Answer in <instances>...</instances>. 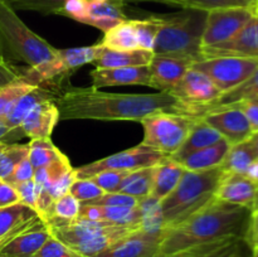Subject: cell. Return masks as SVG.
I'll use <instances>...</instances> for the list:
<instances>
[{"mask_svg": "<svg viewBox=\"0 0 258 257\" xmlns=\"http://www.w3.org/2000/svg\"><path fill=\"white\" fill-rule=\"evenodd\" d=\"M239 101H251V102L258 103V68L256 72L248 80L244 81L242 85L221 95V97L212 105L209 111L217 107H222V106L232 105V103L239 102Z\"/></svg>", "mask_w": 258, "mask_h": 257, "instance_id": "obj_32", "label": "cell"}, {"mask_svg": "<svg viewBox=\"0 0 258 257\" xmlns=\"http://www.w3.org/2000/svg\"><path fill=\"white\" fill-rule=\"evenodd\" d=\"M59 110L54 100H45L35 105L19 128L29 139H48L59 121Z\"/></svg>", "mask_w": 258, "mask_h": 257, "instance_id": "obj_18", "label": "cell"}, {"mask_svg": "<svg viewBox=\"0 0 258 257\" xmlns=\"http://www.w3.org/2000/svg\"><path fill=\"white\" fill-rule=\"evenodd\" d=\"M66 0H8L13 9L30 10L43 15H59Z\"/></svg>", "mask_w": 258, "mask_h": 257, "instance_id": "obj_35", "label": "cell"}, {"mask_svg": "<svg viewBox=\"0 0 258 257\" xmlns=\"http://www.w3.org/2000/svg\"><path fill=\"white\" fill-rule=\"evenodd\" d=\"M168 92L186 105L201 108L204 115L222 95L221 91L204 73L191 67Z\"/></svg>", "mask_w": 258, "mask_h": 257, "instance_id": "obj_11", "label": "cell"}, {"mask_svg": "<svg viewBox=\"0 0 258 257\" xmlns=\"http://www.w3.org/2000/svg\"><path fill=\"white\" fill-rule=\"evenodd\" d=\"M53 236L85 257H93L108 246L139 228L116 226L108 222L77 219L66 226L49 228Z\"/></svg>", "mask_w": 258, "mask_h": 257, "instance_id": "obj_6", "label": "cell"}, {"mask_svg": "<svg viewBox=\"0 0 258 257\" xmlns=\"http://www.w3.org/2000/svg\"><path fill=\"white\" fill-rule=\"evenodd\" d=\"M18 203H20V199L15 186L8 183L7 180L0 179V208L14 206Z\"/></svg>", "mask_w": 258, "mask_h": 257, "instance_id": "obj_46", "label": "cell"}, {"mask_svg": "<svg viewBox=\"0 0 258 257\" xmlns=\"http://www.w3.org/2000/svg\"><path fill=\"white\" fill-rule=\"evenodd\" d=\"M203 57H241L258 59V15L254 14L232 39L213 47L202 48V58Z\"/></svg>", "mask_w": 258, "mask_h": 257, "instance_id": "obj_15", "label": "cell"}, {"mask_svg": "<svg viewBox=\"0 0 258 257\" xmlns=\"http://www.w3.org/2000/svg\"><path fill=\"white\" fill-rule=\"evenodd\" d=\"M254 15L247 7L217 8L207 12L202 48L213 47L232 39Z\"/></svg>", "mask_w": 258, "mask_h": 257, "instance_id": "obj_10", "label": "cell"}, {"mask_svg": "<svg viewBox=\"0 0 258 257\" xmlns=\"http://www.w3.org/2000/svg\"><path fill=\"white\" fill-rule=\"evenodd\" d=\"M92 87L102 88L111 86L141 85L151 87V75L149 66L122 68H95L91 71Z\"/></svg>", "mask_w": 258, "mask_h": 257, "instance_id": "obj_20", "label": "cell"}, {"mask_svg": "<svg viewBox=\"0 0 258 257\" xmlns=\"http://www.w3.org/2000/svg\"><path fill=\"white\" fill-rule=\"evenodd\" d=\"M125 7L126 3L121 0H88V13L83 24L92 25L106 33L128 20Z\"/></svg>", "mask_w": 258, "mask_h": 257, "instance_id": "obj_21", "label": "cell"}, {"mask_svg": "<svg viewBox=\"0 0 258 257\" xmlns=\"http://www.w3.org/2000/svg\"><path fill=\"white\" fill-rule=\"evenodd\" d=\"M256 159H258V151L248 139L236 145H231L219 168L226 173L244 174Z\"/></svg>", "mask_w": 258, "mask_h": 257, "instance_id": "obj_26", "label": "cell"}, {"mask_svg": "<svg viewBox=\"0 0 258 257\" xmlns=\"http://www.w3.org/2000/svg\"><path fill=\"white\" fill-rule=\"evenodd\" d=\"M222 136L216 128L212 127L209 123H207L203 118H199L196 122V125L191 127L190 133H189L188 138L184 141V144L181 145V148L176 151L175 154H173L171 158L173 160L180 163L181 160L189 156L190 154L196 153V151L202 150L204 148H208V146L213 145V144L218 143L222 140Z\"/></svg>", "mask_w": 258, "mask_h": 257, "instance_id": "obj_23", "label": "cell"}, {"mask_svg": "<svg viewBox=\"0 0 258 257\" xmlns=\"http://www.w3.org/2000/svg\"><path fill=\"white\" fill-rule=\"evenodd\" d=\"M133 24L135 28L139 48L153 52L156 35L163 24L160 15H154L148 19H133Z\"/></svg>", "mask_w": 258, "mask_h": 257, "instance_id": "obj_34", "label": "cell"}, {"mask_svg": "<svg viewBox=\"0 0 258 257\" xmlns=\"http://www.w3.org/2000/svg\"><path fill=\"white\" fill-rule=\"evenodd\" d=\"M70 193L81 203H87L105 194V191L91 179H76L71 185Z\"/></svg>", "mask_w": 258, "mask_h": 257, "instance_id": "obj_37", "label": "cell"}, {"mask_svg": "<svg viewBox=\"0 0 258 257\" xmlns=\"http://www.w3.org/2000/svg\"><path fill=\"white\" fill-rule=\"evenodd\" d=\"M123 3H159V4L170 5V7L180 8L179 3L176 0H121Z\"/></svg>", "mask_w": 258, "mask_h": 257, "instance_id": "obj_50", "label": "cell"}, {"mask_svg": "<svg viewBox=\"0 0 258 257\" xmlns=\"http://www.w3.org/2000/svg\"><path fill=\"white\" fill-rule=\"evenodd\" d=\"M29 154L28 144H2L0 145V179L7 180L13 171Z\"/></svg>", "mask_w": 258, "mask_h": 257, "instance_id": "obj_33", "label": "cell"}, {"mask_svg": "<svg viewBox=\"0 0 258 257\" xmlns=\"http://www.w3.org/2000/svg\"><path fill=\"white\" fill-rule=\"evenodd\" d=\"M254 14H256V15H258V3H257L256 8H254Z\"/></svg>", "mask_w": 258, "mask_h": 257, "instance_id": "obj_54", "label": "cell"}, {"mask_svg": "<svg viewBox=\"0 0 258 257\" xmlns=\"http://www.w3.org/2000/svg\"><path fill=\"white\" fill-rule=\"evenodd\" d=\"M216 198L253 211L258 206V184L238 173H226L216 191Z\"/></svg>", "mask_w": 258, "mask_h": 257, "instance_id": "obj_16", "label": "cell"}, {"mask_svg": "<svg viewBox=\"0 0 258 257\" xmlns=\"http://www.w3.org/2000/svg\"><path fill=\"white\" fill-rule=\"evenodd\" d=\"M244 175L248 176L252 181H254V183L258 184V159H256V160H254L253 163L247 168Z\"/></svg>", "mask_w": 258, "mask_h": 257, "instance_id": "obj_49", "label": "cell"}, {"mask_svg": "<svg viewBox=\"0 0 258 257\" xmlns=\"http://www.w3.org/2000/svg\"><path fill=\"white\" fill-rule=\"evenodd\" d=\"M76 179H77V176H76V170L73 168L70 173H67L62 178H59L58 180L53 181L52 184L45 186V189L48 190L49 196L52 197L53 201H55V199H58L59 197L64 196V194H67L70 191L71 185H72V183Z\"/></svg>", "mask_w": 258, "mask_h": 257, "instance_id": "obj_43", "label": "cell"}, {"mask_svg": "<svg viewBox=\"0 0 258 257\" xmlns=\"http://www.w3.org/2000/svg\"><path fill=\"white\" fill-rule=\"evenodd\" d=\"M37 86L32 85L22 77H17L10 80L9 82L0 86V120L5 117L10 112L15 103L29 91Z\"/></svg>", "mask_w": 258, "mask_h": 257, "instance_id": "obj_31", "label": "cell"}, {"mask_svg": "<svg viewBox=\"0 0 258 257\" xmlns=\"http://www.w3.org/2000/svg\"><path fill=\"white\" fill-rule=\"evenodd\" d=\"M55 55L57 48L29 29L8 0H0V60L35 68Z\"/></svg>", "mask_w": 258, "mask_h": 257, "instance_id": "obj_3", "label": "cell"}, {"mask_svg": "<svg viewBox=\"0 0 258 257\" xmlns=\"http://www.w3.org/2000/svg\"><path fill=\"white\" fill-rule=\"evenodd\" d=\"M28 145H29L28 160L30 161L34 170L35 169L44 168V166L52 164L53 161L66 158L64 154L52 143L50 138L33 139Z\"/></svg>", "mask_w": 258, "mask_h": 257, "instance_id": "obj_30", "label": "cell"}, {"mask_svg": "<svg viewBox=\"0 0 258 257\" xmlns=\"http://www.w3.org/2000/svg\"><path fill=\"white\" fill-rule=\"evenodd\" d=\"M199 118L202 117L170 112L146 116L140 120L144 127V140L141 144L171 156L181 148Z\"/></svg>", "mask_w": 258, "mask_h": 257, "instance_id": "obj_7", "label": "cell"}, {"mask_svg": "<svg viewBox=\"0 0 258 257\" xmlns=\"http://www.w3.org/2000/svg\"><path fill=\"white\" fill-rule=\"evenodd\" d=\"M163 229L141 228L121 237L93 257H156Z\"/></svg>", "mask_w": 258, "mask_h": 257, "instance_id": "obj_12", "label": "cell"}, {"mask_svg": "<svg viewBox=\"0 0 258 257\" xmlns=\"http://www.w3.org/2000/svg\"><path fill=\"white\" fill-rule=\"evenodd\" d=\"M165 158H168V155L140 144L135 148L120 151L80 168H75L76 176L77 179H88L103 170H136L146 166L158 165Z\"/></svg>", "mask_w": 258, "mask_h": 257, "instance_id": "obj_9", "label": "cell"}, {"mask_svg": "<svg viewBox=\"0 0 258 257\" xmlns=\"http://www.w3.org/2000/svg\"><path fill=\"white\" fill-rule=\"evenodd\" d=\"M163 24L156 35L154 54L188 59H202V37L207 12L183 9L179 13L160 15Z\"/></svg>", "mask_w": 258, "mask_h": 257, "instance_id": "obj_5", "label": "cell"}, {"mask_svg": "<svg viewBox=\"0 0 258 257\" xmlns=\"http://www.w3.org/2000/svg\"><path fill=\"white\" fill-rule=\"evenodd\" d=\"M249 140L252 141V144H253L254 148H256L257 151H258V131H257V133L252 134L251 138H249Z\"/></svg>", "mask_w": 258, "mask_h": 257, "instance_id": "obj_52", "label": "cell"}, {"mask_svg": "<svg viewBox=\"0 0 258 257\" xmlns=\"http://www.w3.org/2000/svg\"><path fill=\"white\" fill-rule=\"evenodd\" d=\"M191 68L204 73L221 93L228 92L248 80L258 68V59L241 57H203Z\"/></svg>", "mask_w": 258, "mask_h": 257, "instance_id": "obj_8", "label": "cell"}, {"mask_svg": "<svg viewBox=\"0 0 258 257\" xmlns=\"http://www.w3.org/2000/svg\"><path fill=\"white\" fill-rule=\"evenodd\" d=\"M17 77H19L17 72V67L14 65H7V63L0 60V86Z\"/></svg>", "mask_w": 258, "mask_h": 257, "instance_id": "obj_48", "label": "cell"}, {"mask_svg": "<svg viewBox=\"0 0 258 257\" xmlns=\"http://www.w3.org/2000/svg\"><path fill=\"white\" fill-rule=\"evenodd\" d=\"M18 194H19L20 203L25 204L32 208L38 214V203H37V188H35L34 180L23 181V183L15 184Z\"/></svg>", "mask_w": 258, "mask_h": 257, "instance_id": "obj_42", "label": "cell"}, {"mask_svg": "<svg viewBox=\"0 0 258 257\" xmlns=\"http://www.w3.org/2000/svg\"><path fill=\"white\" fill-rule=\"evenodd\" d=\"M33 176H34V168H33L32 164H30V161L27 158L15 168L12 175L7 179V181L12 184V185H15V184L23 183V181L32 180Z\"/></svg>", "mask_w": 258, "mask_h": 257, "instance_id": "obj_44", "label": "cell"}, {"mask_svg": "<svg viewBox=\"0 0 258 257\" xmlns=\"http://www.w3.org/2000/svg\"><path fill=\"white\" fill-rule=\"evenodd\" d=\"M224 170L221 168L202 171L185 170L176 188L159 203L161 228L168 229L185 221L216 198Z\"/></svg>", "mask_w": 258, "mask_h": 257, "instance_id": "obj_4", "label": "cell"}, {"mask_svg": "<svg viewBox=\"0 0 258 257\" xmlns=\"http://www.w3.org/2000/svg\"><path fill=\"white\" fill-rule=\"evenodd\" d=\"M88 13V0H66L60 14L73 20L83 23Z\"/></svg>", "mask_w": 258, "mask_h": 257, "instance_id": "obj_41", "label": "cell"}, {"mask_svg": "<svg viewBox=\"0 0 258 257\" xmlns=\"http://www.w3.org/2000/svg\"><path fill=\"white\" fill-rule=\"evenodd\" d=\"M154 173H155V166H146L130 171L118 186L117 191L135 197L141 202L145 201L150 197L153 189Z\"/></svg>", "mask_w": 258, "mask_h": 257, "instance_id": "obj_28", "label": "cell"}, {"mask_svg": "<svg viewBox=\"0 0 258 257\" xmlns=\"http://www.w3.org/2000/svg\"><path fill=\"white\" fill-rule=\"evenodd\" d=\"M2 144H3V143H0V145H2Z\"/></svg>", "mask_w": 258, "mask_h": 257, "instance_id": "obj_55", "label": "cell"}, {"mask_svg": "<svg viewBox=\"0 0 258 257\" xmlns=\"http://www.w3.org/2000/svg\"><path fill=\"white\" fill-rule=\"evenodd\" d=\"M83 204H93V206H103V207H128V208H135L141 204L135 197L127 196V194L115 191V193H105L93 201L87 202Z\"/></svg>", "mask_w": 258, "mask_h": 257, "instance_id": "obj_39", "label": "cell"}, {"mask_svg": "<svg viewBox=\"0 0 258 257\" xmlns=\"http://www.w3.org/2000/svg\"><path fill=\"white\" fill-rule=\"evenodd\" d=\"M252 257H258V248L252 249Z\"/></svg>", "mask_w": 258, "mask_h": 257, "instance_id": "obj_53", "label": "cell"}, {"mask_svg": "<svg viewBox=\"0 0 258 257\" xmlns=\"http://www.w3.org/2000/svg\"><path fill=\"white\" fill-rule=\"evenodd\" d=\"M181 9H196L209 12L217 8H231V7H247L239 0H176ZM248 8V7H247Z\"/></svg>", "mask_w": 258, "mask_h": 257, "instance_id": "obj_40", "label": "cell"}, {"mask_svg": "<svg viewBox=\"0 0 258 257\" xmlns=\"http://www.w3.org/2000/svg\"><path fill=\"white\" fill-rule=\"evenodd\" d=\"M33 257H85L83 254L78 253L77 251L72 249L60 242L59 239L55 238L54 236H50L47 239L42 248L37 252Z\"/></svg>", "mask_w": 258, "mask_h": 257, "instance_id": "obj_38", "label": "cell"}, {"mask_svg": "<svg viewBox=\"0 0 258 257\" xmlns=\"http://www.w3.org/2000/svg\"><path fill=\"white\" fill-rule=\"evenodd\" d=\"M239 2H242L244 5H247V7L252 8V9L254 10V8H256L258 0H239Z\"/></svg>", "mask_w": 258, "mask_h": 257, "instance_id": "obj_51", "label": "cell"}, {"mask_svg": "<svg viewBox=\"0 0 258 257\" xmlns=\"http://www.w3.org/2000/svg\"><path fill=\"white\" fill-rule=\"evenodd\" d=\"M166 257H252V247L242 237H228L193 246Z\"/></svg>", "mask_w": 258, "mask_h": 257, "instance_id": "obj_17", "label": "cell"}, {"mask_svg": "<svg viewBox=\"0 0 258 257\" xmlns=\"http://www.w3.org/2000/svg\"><path fill=\"white\" fill-rule=\"evenodd\" d=\"M247 241L252 249L258 248V206L251 212L248 232H247Z\"/></svg>", "mask_w": 258, "mask_h": 257, "instance_id": "obj_47", "label": "cell"}, {"mask_svg": "<svg viewBox=\"0 0 258 257\" xmlns=\"http://www.w3.org/2000/svg\"><path fill=\"white\" fill-rule=\"evenodd\" d=\"M229 148H231V144L222 139L221 141L208 146V148H204L202 150L190 154L184 160H181L180 164L185 170L191 171H202L218 168Z\"/></svg>", "mask_w": 258, "mask_h": 257, "instance_id": "obj_25", "label": "cell"}, {"mask_svg": "<svg viewBox=\"0 0 258 257\" xmlns=\"http://www.w3.org/2000/svg\"><path fill=\"white\" fill-rule=\"evenodd\" d=\"M227 106H236L238 107L242 112L246 116L247 121H248L249 126H251L252 133H257L258 131V103L251 102V101H239V102L232 103V105Z\"/></svg>", "mask_w": 258, "mask_h": 257, "instance_id": "obj_45", "label": "cell"}, {"mask_svg": "<svg viewBox=\"0 0 258 257\" xmlns=\"http://www.w3.org/2000/svg\"><path fill=\"white\" fill-rule=\"evenodd\" d=\"M193 63L188 59L154 54L149 71L151 75V88L168 92L184 77Z\"/></svg>", "mask_w": 258, "mask_h": 257, "instance_id": "obj_19", "label": "cell"}, {"mask_svg": "<svg viewBox=\"0 0 258 257\" xmlns=\"http://www.w3.org/2000/svg\"><path fill=\"white\" fill-rule=\"evenodd\" d=\"M50 236L47 223L35 217L0 248V257H33Z\"/></svg>", "mask_w": 258, "mask_h": 257, "instance_id": "obj_14", "label": "cell"}, {"mask_svg": "<svg viewBox=\"0 0 258 257\" xmlns=\"http://www.w3.org/2000/svg\"><path fill=\"white\" fill-rule=\"evenodd\" d=\"M128 173V170H103L88 179L97 184L105 193H115Z\"/></svg>", "mask_w": 258, "mask_h": 257, "instance_id": "obj_36", "label": "cell"}, {"mask_svg": "<svg viewBox=\"0 0 258 257\" xmlns=\"http://www.w3.org/2000/svg\"><path fill=\"white\" fill-rule=\"evenodd\" d=\"M251 209L214 198L176 226L163 229L156 257H166L193 246L228 238L247 239Z\"/></svg>", "mask_w": 258, "mask_h": 257, "instance_id": "obj_2", "label": "cell"}, {"mask_svg": "<svg viewBox=\"0 0 258 257\" xmlns=\"http://www.w3.org/2000/svg\"><path fill=\"white\" fill-rule=\"evenodd\" d=\"M202 118L212 127L216 128L222 138L231 145L248 140L253 134L244 113L236 106H222L213 108Z\"/></svg>", "mask_w": 258, "mask_h": 257, "instance_id": "obj_13", "label": "cell"}, {"mask_svg": "<svg viewBox=\"0 0 258 257\" xmlns=\"http://www.w3.org/2000/svg\"><path fill=\"white\" fill-rule=\"evenodd\" d=\"M55 103L60 120L140 121L158 112L203 117L201 108L186 105L169 92L110 93L95 87H68Z\"/></svg>", "mask_w": 258, "mask_h": 257, "instance_id": "obj_1", "label": "cell"}, {"mask_svg": "<svg viewBox=\"0 0 258 257\" xmlns=\"http://www.w3.org/2000/svg\"><path fill=\"white\" fill-rule=\"evenodd\" d=\"M184 171V166L169 156L161 160L158 165H155L154 184L149 199L155 203H160L176 188Z\"/></svg>", "mask_w": 258, "mask_h": 257, "instance_id": "obj_22", "label": "cell"}, {"mask_svg": "<svg viewBox=\"0 0 258 257\" xmlns=\"http://www.w3.org/2000/svg\"><path fill=\"white\" fill-rule=\"evenodd\" d=\"M154 52L144 49L134 50H111L103 48L100 58L93 62L96 68H122L143 67L150 65Z\"/></svg>", "mask_w": 258, "mask_h": 257, "instance_id": "obj_24", "label": "cell"}, {"mask_svg": "<svg viewBox=\"0 0 258 257\" xmlns=\"http://www.w3.org/2000/svg\"><path fill=\"white\" fill-rule=\"evenodd\" d=\"M81 211V202L68 191L53 202L44 222L49 228L66 226L77 221Z\"/></svg>", "mask_w": 258, "mask_h": 257, "instance_id": "obj_27", "label": "cell"}, {"mask_svg": "<svg viewBox=\"0 0 258 257\" xmlns=\"http://www.w3.org/2000/svg\"><path fill=\"white\" fill-rule=\"evenodd\" d=\"M100 44L111 50L140 49L138 38H136L135 28H134L133 24V19L120 23V24L115 25L110 30H107Z\"/></svg>", "mask_w": 258, "mask_h": 257, "instance_id": "obj_29", "label": "cell"}]
</instances>
